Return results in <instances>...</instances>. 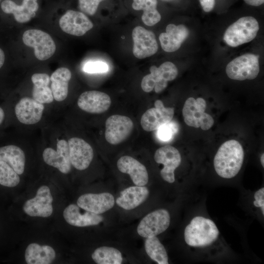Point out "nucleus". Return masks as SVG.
<instances>
[{
	"label": "nucleus",
	"mask_w": 264,
	"mask_h": 264,
	"mask_svg": "<svg viewBox=\"0 0 264 264\" xmlns=\"http://www.w3.org/2000/svg\"><path fill=\"white\" fill-rule=\"evenodd\" d=\"M244 152L241 144L235 140L223 143L219 148L214 159V166L221 177L230 179L240 171L243 161Z\"/></svg>",
	"instance_id": "1"
},
{
	"label": "nucleus",
	"mask_w": 264,
	"mask_h": 264,
	"mask_svg": "<svg viewBox=\"0 0 264 264\" xmlns=\"http://www.w3.org/2000/svg\"><path fill=\"white\" fill-rule=\"evenodd\" d=\"M219 230L215 222L202 216H196L186 226L184 238L191 247H203L211 244L219 236Z\"/></svg>",
	"instance_id": "2"
},
{
	"label": "nucleus",
	"mask_w": 264,
	"mask_h": 264,
	"mask_svg": "<svg viewBox=\"0 0 264 264\" xmlns=\"http://www.w3.org/2000/svg\"><path fill=\"white\" fill-rule=\"evenodd\" d=\"M259 29V23L255 18L242 17L227 28L223 40L228 45L237 47L252 41L257 36Z\"/></svg>",
	"instance_id": "3"
},
{
	"label": "nucleus",
	"mask_w": 264,
	"mask_h": 264,
	"mask_svg": "<svg viewBox=\"0 0 264 264\" xmlns=\"http://www.w3.org/2000/svg\"><path fill=\"white\" fill-rule=\"evenodd\" d=\"M150 73L143 77L141 86L142 90L150 92L154 89L156 93H160L167 86L169 81L174 80L178 74L176 66L173 63L167 61L158 67L152 66Z\"/></svg>",
	"instance_id": "4"
},
{
	"label": "nucleus",
	"mask_w": 264,
	"mask_h": 264,
	"mask_svg": "<svg viewBox=\"0 0 264 264\" xmlns=\"http://www.w3.org/2000/svg\"><path fill=\"white\" fill-rule=\"evenodd\" d=\"M206 108V103L204 99L188 98L182 109L185 123L190 127L196 128L200 127L204 131L211 129L214 125V120L211 115L205 112Z\"/></svg>",
	"instance_id": "5"
},
{
	"label": "nucleus",
	"mask_w": 264,
	"mask_h": 264,
	"mask_svg": "<svg viewBox=\"0 0 264 264\" xmlns=\"http://www.w3.org/2000/svg\"><path fill=\"white\" fill-rule=\"evenodd\" d=\"M259 56L246 53L233 59L226 67L228 77L233 80H252L260 71Z\"/></svg>",
	"instance_id": "6"
},
{
	"label": "nucleus",
	"mask_w": 264,
	"mask_h": 264,
	"mask_svg": "<svg viewBox=\"0 0 264 264\" xmlns=\"http://www.w3.org/2000/svg\"><path fill=\"white\" fill-rule=\"evenodd\" d=\"M23 43L34 48L36 58L44 61L54 54L56 45L51 37L47 33L38 29L25 31L22 35Z\"/></svg>",
	"instance_id": "7"
},
{
	"label": "nucleus",
	"mask_w": 264,
	"mask_h": 264,
	"mask_svg": "<svg viewBox=\"0 0 264 264\" xmlns=\"http://www.w3.org/2000/svg\"><path fill=\"white\" fill-rule=\"evenodd\" d=\"M170 224L169 212L164 209H159L149 213L141 220L137 232L143 238H151L164 232Z\"/></svg>",
	"instance_id": "8"
},
{
	"label": "nucleus",
	"mask_w": 264,
	"mask_h": 264,
	"mask_svg": "<svg viewBox=\"0 0 264 264\" xmlns=\"http://www.w3.org/2000/svg\"><path fill=\"white\" fill-rule=\"evenodd\" d=\"M53 198L50 188L42 185L37 190L35 196L27 200L22 206L23 212L32 217L47 218L53 211Z\"/></svg>",
	"instance_id": "9"
},
{
	"label": "nucleus",
	"mask_w": 264,
	"mask_h": 264,
	"mask_svg": "<svg viewBox=\"0 0 264 264\" xmlns=\"http://www.w3.org/2000/svg\"><path fill=\"white\" fill-rule=\"evenodd\" d=\"M105 126V138L112 145H117L125 141L133 128L132 121L127 116L120 115L110 116L106 120Z\"/></svg>",
	"instance_id": "10"
},
{
	"label": "nucleus",
	"mask_w": 264,
	"mask_h": 264,
	"mask_svg": "<svg viewBox=\"0 0 264 264\" xmlns=\"http://www.w3.org/2000/svg\"><path fill=\"white\" fill-rule=\"evenodd\" d=\"M154 159L157 163L164 166L160 172L162 179L169 183H174L175 171L181 161V155L177 149L171 145L162 147L155 151Z\"/></svg>",
	"instance_id": "11"
},
{
	"label": "nucleus",
	"mask_w": 264,
	"mask_h": 264,
	"mask_svg": "<svg viewBox=\"0 0 264 264\" xmlns=\"http://www.w3.org/2000/svg\"><path fill=\"white\" fill-rule=\"evenodd\" d=\"M132 52L136 58L145 59L154 55L157 51L158 46L153 32L137 26L132 30Z\"/></svg>",
	"instance_id": "12"
},
{
	"label": "nucleus",
	"mask_w": 264,
	"mask_h": 264,
	"mask_svg": "<svg viewBox=\"0 0 264 264\" xmlns=\"http://www.w3.org/2000/svg\"><path fill=\"white\" fill-rule=\"evenodd\" d=\"M174 115L173 108H166L160 100L154 102V107L147 110L142 115L140 124L144 130L152 132L171 121Z\"/></svg>",
	"instance_id": "13"
},
{
	"label": "nucleus",
	"mask_w": 264,
	"mask_h": 264,
	"mask_svg": "<svg viewBox=\"0 0 264 264\" xmlns=\"http://www.w3.org/2000/svg\"><path fill=\"white\" fill-rule=\"evenodd\" d=\"M59 25L68 34L82 36L93 27V24L84 13L69 9L61 17Z\"/></svg>",
	"instance_id": "14"
},
{
	"label": "nucleus",
	"mask_w": 264,
	"mask_h": 264,
	"mask_svg": "<svg viewBox=\"0 0 264 264\" xmlns=\"http://www.w3.org/2000/svg\"><path fill=\"white\" fill-rule=\"evenodd\" d=\"M40 5L38 0H21L18 3L14 0H3L0 3L2 11L7 14H12L19 23H25L35 17Z\"/></svg>",
	"instance_id": "15"
},
{
	"label": "nucleus",
	"mask_w": 264,
	"mask_h": 264,
	"mask_svg": "<svg viewBox=\"0 0 264 264\" xmlns=\"http://www.w3.org/2000/svg\"><path fill=\"white\" fill-rule=\"evenodd\" d=\"M43 158L45 163L57 168L63 174H68L71 170L72 165L68 144L64 139L58 141L56 150L51 148L45 149L43 153Z\"/></svg>",
	"instance_id": "16"
},
{
	"label": "nucleus",
	"mask_w": 264,
	"mask_h": 264,
	"mask_svg": "<svg viewBox=\"0 0 264 264\" xmlns=\"http://www.w3.org/2000/svg\"><path fill=\"white\" fill-rule=\"evenodd\" d=\"M71 165L80 171L88 168L93 157L91 146L82 138L72 137L68 141Z\"/></svg>",
	"instance_id": "17"
},
{
	"label": "nucleus",
	"mask_w": 264,
	"mask_h": 264,
	"mask_svg": "<svg viewBox=\"0 0 264 264\" xmlns=\"http://www.w3.org/2000/svg\"><path fill=\"white\" fill-rule=\"evenodd\" d=\"M114 204V197L108 192L85 194L77 200V205L81 209L100 215L111 209Z\"/></svg>",
	"instance_id": "18"
},
{
	"label": "nucleus",
	"mask_w": 264,
	"mask_h": 264,
	"mask_svg": "<svg viewBox=\"0 0 264 264\" xmlns=\"http://www.w3.org/2000/svg\"><path fill=\"white\" fill-rule=\"evenodd\" d=\"M111 99L106 93L89 90L79 97L77 105L82 110L90 113L99 114L106 111L111 105Z\"/></svg>",
	"instance_id": "19"
},
{
	"label": "nucleus",
	"mask_w": 264,
	"mask_h": 264,
	"mask_svg": "<svg viewBox=\"0 0 264 264\" xmlns=\"http://www.w3.org/2000/svg\"><path fill=\"white\" fill-rule=\"evenodd\" d=\"M44 109L43 104L33 98L25 97L16 104L15 112L20 122L26 125H32L41 120Z\"/></svg>",
	"instance_id": "20"
},
{
	"label": "nucleus",
	"mask_w": 264,
	"mask_h": 264,
	"mask_svg": "<svg viewBox=\"0 0 264 264\" xmlns=\"http://www.w3.org/2000/svg\"><path fill=\"white\" fill-rule=\"evenodd\" d=\"M63 217L69 224L76 227H87L97 225L104 220L100 214L84 210L82 212L77 204L68 205L63 211Z\"/></svg>",
	"instance_id": "21"
},
{
	"label": "nucleus",
	"mask_w": 264,
	"mask_h": 264,
	"mask_svg": "<svg viewBox=\"0 0 264 264\" xmlns=\"http://www.w3.org/2000/svg\"><path fill=\"white\" fill-rule=\"evenodd\" d=\"M189 34V30L184 25L169 24L166 26V32L159 35L161 46L165 52H175L180 47Z\"/></svg>",
	"instance_id": "22"
},
{
	"label": "nucleus",
	"mask_w": 264,
	"mask_h": 264,
	"mask_svg": "<svg viewBox=\"0 0 264 264\" xmlns=\"http://www.w3.org/2000/svg\"><path fill=\"white\" fill-rule=\"evenodd\" d=\"M117 166L121 172L128 174L133 183L139 186L146 185L149 176L145 166L132 156L121 157L117 162Z\"/></svg>",
	"instance_id": "23"
},
{
	"label": "nucleus",
	"mask_w": 264,
	"mask_h": 264,
	"mask_svg": "<svg viewBox=\"0 0 264 264\" xmlns=\"http://www.w3.org/2000/svg\"><path fill=\"white\" fill-rule=\"evenodd\" d=\"M149 190L145 186H134L128 187L120 192L116 199L117 205L126 210L133 209L148 198Z\"/></svg>",
	"instance_id": "24"
},
{
	"label": "nucleus",
	"mask_w": 264,
	"mask_h": 264,
	"mask_svg": "<svg viewBox=\"0 0 264 264\" xmlns=\"http://www.w3.org/2000/svg\"><path fill=\"white\" fill-rule=\"evenodd\" d=\"M56 256V252L51 246L34 242L27 246L24 253L28 264H50L54 261Z\"/></svg>",
	"instance_id": "25"
},
{
	"label": "nucleus",
	"mask_w": 264,
	"mask_h": 264,
	"mask_svg": "<svg viewBox=\"0 0 264 264\" xmlns=\"http://www.w3.org/2000/svg\"><path fill=\"white\" fill-rule=\"evenodd\" d=\"M71 78V73L66 67H60L51 74V89L54 99L58 102L64 100L68 92V83Z\"/></svg>",
	"instance_id": "26"
},
{
	"label": "nucleus",
	"mask_w": 264,
	"mask_h": 264,
	"mask_svg": "<svg viewBox=\"0 0 264 264\" xmlns=\"http://www.w3.org/2000/svg\"><path fill=\"white\" fill-rule=\"evenodd\" d=\"M0 160L7 163L19 175L24 171L25 154L18 146L10 145L0 147Z\"/></svg>",
	"instance_id": "27"
},
{
	"label": "nucleus",
	"mask_w": 264,
	"mask_h": 264,
	"mask_svg": "<svg viewBox=\"0 0 264 264\" xmlns=\"http://www.w3.org/2000/svg\"><path fill=\"white\" fill-rule=\"evenodd\" d=\"M34 85L32 90L33 98L42 104L53 102L54 98L51 88L48 87L50 77L46 73H35L31 77Z\"/></svg>",
	"instance_id": "28"
},
{
	"label": "nucleus",
	"mask_w": 264,
	"mask_h": 264,
	"mask_svg": "<svg viewBox=\"0 0 264 264\" xmlns=\"http://www.w3.org/2000/svg\"><path fill=\"white\" fill-rule=\"evenodd\" d=\"M157 0H133L132 3L134 10L143 11L142 21L148 26H153L161 20V15L157 10Z\"/></svg>",
	"instance_id": "29"
},
{
	"label": "nucleus",
	"mask_w": 264,
	"mask_h": 264,
	"mask_svg": "<svg viewBox=\"0 0 264 264\" xmlns=\"http://www.w3.org/2000/svg\"><path fill=\"white\" fill-rule=\"evenodd\" d=\"M144 247L146 253L158 264H168V256L164 245L156 236L146 239Z\"/></svg>",
	"instance_id": "30"
},
{
	"label": "nucleus",
	"mask_w": 264,
	"mask_h": 264,
	"mask_svg": "<svg viewBox=\"0 0 264 264\" xmlns=\"http://www.w3.org/2000/svg\"><path fill=\"white\" fill-rule=\"evenodd\" d=\"M91 257L98 264H120L123 261L122 254L119 250L107 246L96 248Z\"/></svg>",
	"instance_id": "31"
},
{
	"label": "nucleus",
	"mask_w": 264,
	"mask_h": 264,
	"mask_svg": "<svg viewBox=\"0 0 264 264\" xmlns=\"http://www.w3.org/2000/svg\"><path fill=\"white\" fill-rule=\"evenodd\" d=\"M20 182V177L7 163L0 160V184L7 187H14Z\"/></svg>",
	"instance_id": "32"
},
{
	"label": "nucleus",
	"mask_w": 264,
	"mask_h": 264,
	"mask_svg": "<svg viewBox=\"0 0 264 264\" xmlns=\"http://www.w3.org/2000/svg\"><path fill=\"white\" fill-rule=\"evenodd\" d=\"M177 131V125L171 121L157 129V136L161 141H168L172 139Z\"/></svg>",
	"instance_id": "33"
},
{
	"label": "nucleus",
	"mask_w": 264,
	"mask_h": 264,
	"mask_svg": "<svg viewBox=\"0 0 264 264\" xmlns=\"http://www.w3.org/2000/svg\"><path fill=\"white\" fill-rule=\"evenodd\" d=\"M104 0H78V7L80 11L86 15L92 16L96 12L99 5Z\"/></svg>",
	"instance_id": "34"
},
{
	"label": "nucleus",
	"mask_w": 264,
	"mask_h": 264,
	"mask_svg": "<svg viewBox=\"0 0 264 264\" xmlns=\"http://www.w3.org/2000/svg\"><path fill=\"white\" fill-rule=\"evenodd\" d=\"M83 70L88 73H102L109 70V66L102 61H90L84 65Z\"/></svg>",
	"instance_id": "35"
},
{
	"label": "nucleus",
	"mask_w": 264,
	"mask_h": 264,
	"mask_svg": "<svg viewBox=\"0 0 264 264\" xmlns=\"http://www.w3.org/2000/svg\"><path fill=\"white\" fill-rule=\"evenodd\" d=\"M253 201L254 205L261 208L263 215H264V188L262 187L257 190L254 194Z\"/></svg>",
	"instance_id": "36"
},
{
	"label": "nucleus",
	"mask_w": 264,
	"mask_h": 264,
	"mask_svg": "<svg viewBox=\"0 0 264 264\" xmlns=\"http://www.w3.org/2000/svg\"><path fill=\"white\" fill-rule=\"evenodd\" d=\"M203 10L205 12L211 11L215 5V0H199Z\"/></svg>",
	"instance_id": "37"
},
{
	"label": "nucleus",
	"mask_w": 264,
	"mask_h": 264,
	"mask_svg": "<svg viewBox=\"0 0 264 264\" xmlns=\"http://www.w3.org/2000/svg\"><path fill=\"white\" fill-rule=\"evenodd\" d=\"M247 4L251 6H258L264 2V0H243Z\"/></svg>",
	"instance_id": "38"
},
{
	"label": "nucleus",
	"mask_w": 264,
	"mask_h": 264,
	"mask_svg": "<svg viewBox=\"0 0 264 264\" xmlns=\"http://www.w3.org/2000/svg\"><path fill=\"white\" fill-rule=\"evenodd\" d=\"M5 54L1 48H0V68L3 66L5 62Z\"/></svg>",
	"instance_id": "39"
},
{
	"label": "nucleus",
	"mask_w": 264,
	"mask_h": 264,
	"mask_svg": "<svg viewBox=\"0 0 264 264\" xmlns=\"http://www.w3.org/2000/svg\"><path fill=\"white\" fill-rule=\"evenodd\" d=\"M4 118V112L2 108H0V125L2 123Z\"/></svg>",
	"instance_id": "40"
},
{
	"label": "nucleus",
	"mask_w": 264,
	"mask_h": 264,
	"mask_svg": "<svg viewBox=\"0 0 264 264\" xmlns=\"http://www.w3.org/2000/svg\"><path fill=\"white\" fill-rule=\"evenodd\" d=\"M260 161H261V163L262 165L264 167V154H262L261 156Z\"/></svg>",
	"instance_id": "41"
},
{
	"label": "nucleus",
	"mask_w": 264,
	"mask_h": 264,
	"mask_svg": "<svg viewBox=\"0 0 264 264\" xmlns=\"http://www.w3.org/2000/svg\"><path fill=\"white\" fill-rule=\"evenodd\" d=\"M1 0H0V3L1 2Z\"/></svg>",
	"instance_id": "42"
}]
</instances>
